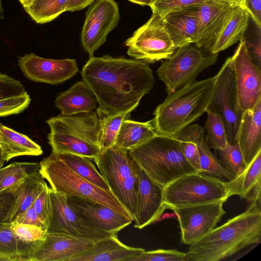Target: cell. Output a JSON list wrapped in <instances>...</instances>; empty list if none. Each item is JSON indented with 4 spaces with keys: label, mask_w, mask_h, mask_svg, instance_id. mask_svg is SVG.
<instances>
[{
    "label": "cell",
    "mask_w": 261,
    "mask_h": 261,
    "mask_svg": "<svg viewBox=\"0 0 261 261\" xmlns=\"http://www.w3.org/2000/svg\"><path fill=\"white\" fill-rule=\"evenodd\" d=\"M12 222L35 225L46 231L47 230L46 225L36 213L33 204L17 215Z\"/></svg>",
    "instance_id": "cell-45"
},
{
    "label": "cell",
    "mask_w": 261,
    "mask_h": 261,
    "mask_svg": "<svg viewBox=\"0 0 261 261\" xmlns=\"http://www.w3.org/2000/svg\"><path fill=\"white\" fill-rule=\"evenodd\" d=\"M207 118L205 123L206 139L208 146L216 150L224 149L227 142L226 133L223 123L215 113L206 110Z\"/></svg>",
    "instance_id": "cell-37"
},
{
    "label": "cell",
    "mask_w": 261,
    "mask_h": 261,
    "mask_svg": "<svg viewBox=\"0 0 261 261\" xmlns=\"http://www.w3.org/2000/svg\"><path fill=\"white\" fill-rule=\"evenodd\" d=\"M56 154L66 166L81 177L102 189L110 191L90 159L69 153Z\"/></svg>",
    "instance_id": "cell-31"
},
{
    "label": "cell",
    "mask_w": 261,
    "mask_h": 261,
    "mask_svg": "<svg viewBox=\"0 0 261 261\" xmlns=\"http://www.w3.org/2000/svg\"><path fill=\"white\" fill-rule=\"evenodd\" d=\"M35 243L21 241L10 227V223H0V252L9 255L15 261L27 260Z\"/></svg>",
    "instance_id": "cell-33"
},
{
    "label": "cell",
    "mask_w": 261,
    "mask_h": 261,
    "mask_svg": "<svg viewBox=\"0 0 261 261\" xmlns=\"http://www.w3.org/2000/svg\"><path fill=\"white\" fill-rule=\"evenodd\" d=\"M93 241L46 232L44 239L36 243L28 261H72L90 248Z\"/></svg>",
    "instance_id": "cell-17"
},
{
    "label": "cell",
    "mask_w": 261,
    "mask_h": 261,
    "mask_svg": "<svg viewBox=\"0 0 261 261\" xmlns=\"http://www.w3.org/2000/svg\"><path fill=\"white\" fill-rule=\"evenodd\" d=\"M93 160L110 190L134 220L140 168L129 151L111 147Z\"/></svg>",
    "instance_id": "cell-8"
},
{
    "label": "cell",
    "mask_w": 261,
    "mask_h": 261,
    "mask_svg": "<svg viewBox=\"0 0 261 261\" xmlns=\"http://www.w3.org/2000/svg\"><path fill=\"white\" fill-rule=\"evenodd\" d=\"M46 184L38 169L9 188L8 189L13 194L14 200L3 223H11L17 215L31 206Z\"/></svg>",
    "instance_id": "cell-25"
},
{
    "label": "cell",
    "mask_w": 261,
    "mask_h": 261,
    "mask_svg": "<svg viewBox=\"0 0 261 261\" xmlns=\"http://www.w3.org/2000/svg\"><path fill=\"white\" fill-rule=\"evenodd\" d=\"M261 151L240 175L239 194L251 203H260Z\"/></svg>",
    "instance_id": "cell-29"
},
{
    "label": "cell",
    "mask_w": 261,
    "mask_h": 261,
    "mask_svg": "<svg viewBox=\"0 0 261 261\" xmlns=\"http://www.w3.org/2000/svg\"><path fill=\"white\" fill-rule=\"evenodd\" d=\"M3 10L2 5V1H1V0H0V18L2 16H3Z\"/></svg>",
    "instance_id": "cell-54"
},
{
    "label": "cell",
    "mask_w": 261,
    "mask_h": 261,
    "mask_svg": "<svg viewBox=\"0 0 261 261\" xmlns=\"http://www.w3.org/2000/svg\"><path fill=\"white\" fill-rule=\"evenodd\" d=\"M258 28L254 38L249 39L244 37L248 53L253 62L261 67V35Z\"/></svg>",
    "instance_id": "cell-46"
},
{
    "label": "cell",
    "mask_w": 261,
    "mask_h": 261,
    "mask_svg": "<svg viewBox=\"0 0 261 261\" xmlns=\"http://www.w3.org/2000/svg\"><path fill=\"white\" fill-rule=\"evenodd\" d=\"M194 6L160 16L176 48L194 43L198 26Z\"/></svg>",
    "instance_id": "cell-22"
},
{
    "label": "cell",
    "mask_w": 261,
    "mask_h": 261,
    "mask_svg": "<svg viewBox=\"0 0 261 261\" xmlns=\"http://www.w3.org/2000/svg\"><path fill=\"white\" fill-rule=\"evenodd\" d=\"M96 0H68L66 11L74 12L81 10L92 5Z\"/></svg>",
    "instance_id": "cell-49"
},
{
    "label": "cell",
    "mask_w": 261,
    "mask_h": 261,
    "mask_svg": "<svg viewBox=\"0 0 261 261\" xmlns=\"http://www.w3.org/2000/svg\"><path fill=\"white\" fill-rule=\"evenodd\" d=\"M51 217L46 232L89 239L96 242L117 234L94 227L80 218L70 207L66 195L49 189Z\"/></svg>",
    "instance_id": "cell-13"
},
{
    "label": "cell",
    "mask_w": 261,
    "mask_h": 261,
    "mask_svg": "<svg viewBox=\"0 0 261 261\" xmlns=\"http://www.w3.org/2000/svg\"><path fill=\"white\" fill-rule=\"evenodd\" d=\"M205 130L198 124H190L173 137L189 164L201 173L197 143L204 137Z\"/></svg>",
    "instance_id": "cell-30"
},
{
    "label": "cell",
    "mask_w": 261,
    "mask_h": 261,
    "mask_svg": "<svg viewBox=\"0 0 261 261\" xmlns=\"http://www.w3.org/2000/svg\"><path fill=\"white\" fill-rule=\"evenodd\" d=\"M129 151L140 168L163 188L183 175L196 172L173 137L157 134Z\"/></svg>",
    "instance_id": "cell-5"
},
{
    "label": "cell",
    "mask_w": 261,
    "mask_h": 261,
    "mask_svg": "<svg viewBox=\"0 0 261 261\" xmlns=\"http://www.w3.org/2000/svg\"><path fill=\"white\" fill-rule=\"evenodd\" d=\"M68 0H31L22 6L37 23L49 22L66 12Z\"/></svg>",
    "instance_id": "cell-32"
},
{
    "label": "cell",
    "mask_w": 261,
    "mask_h": 261,
    "mask_svg": "<svg viewBox=\"0 0 261 261\" xmlns=\"http://www.w3.org/2000/svg\"><path fill=\"white\" fill-rule=\"evenodd\" d=\"M81 74L96 96V111L105 115L132 112L155 82L146 63L109 55L89 58Z\"/></svg>",
    "instance_id": "cell-1"
},
{
    "label": "cell",
    "mask_w": 261,
    "mask_h": 261,
    "mask_svg": "<svg viewBox=\"0 0 261 261\" xmlns=\"http://www.w3.org/2000/svg\"><path fill=\"white\" fill-rule=\"evenodd\" d=\"M192 44L176 48L169 58L162 62L156 71L168 95L195 82L203 70L217 61L218 54H205Z\"/></svg>",
    "instance_id": "cell-9"
},
{
    "label": "cell",
    "mask_w": 261,
    "mask_h": 261,
    "mask_svg": "<svg viewBox=\"0 0 261 261\" xmlns=\"http://www.w3.org/2000/svg\"><path fill=\"white\" fill-rule=\"evenodd\" d=\"M128 261H187L186 253L176 250L158 249L142 253Z\"/></svg>",
    "instance_id": "cell-40"
},
{
    "label": "cell",
    "mask_w": 261,
    "mask_h": 261,
    "mask_svg": "<svg viewBox=\"0 0 261 261\" xmlns=\"http://www.w3.org/2000/svg\"><path fill=\"white\" fill-rule=\"evenodd\" d=\"M145 251L143 248L124 245L115 234L95 242L92 246L72 261H128Z\"/></svg>",
    "instance_id": "cell-23"
},
{
    "label": "cell",
    "mask_w": 261,
    "mask_h": 261,
    "mask_svg": "<svg viewBox=\"0 0 261 261\" xmlns=\"http://www.w3.org/2000/svg\"><path fill=\"white\" fill-rule=\"evenodd\" d=\"M234 5L219 1L209 0L194 6L198 26L194 44L210 53L216 37Z\"/></svg>",
    "instance_id": "cell-19"
},
{
    "label": "cell",
    "mask_w": 261,
    "mask_h": 261,
    "mask_svg": "<svg viewBox=\"0 0 261 261\" xmlns=\"http://www.w3.org/2000/svg\"><path fill=\"white\" fill-rule=\"evenodd\" d=\"M39 172L55 191L105 205L134 221L129 212L111 191L102 189L81 177L51 153L39 163Z\"/></svg>",
    "instance_id": "cell-7"
},
{
    "label": "cell",
    "mask_w": 261,
    "mask_h": 261,
    "mask_svg": "<svg viewBox=\"0 0 261 261\" xmlns=\"http://www.w3.org/2000/svg\"><path fill=\"white\" fill-rule=\"evenodd\" d=\"M39 168V163L13 162L0 168V193L24 179L32 171Z\"/></svg>",
    "instance_id": "cell-35"
},
{
    "label": "cell",
    "mask_w": 261,
    "mask_h": 261,
    "mask_svg": "<svg viewBox=\"0 0 261 261\" xmlns=\"http://www.w3.org/2000/svg\"><path fill=\"white\" fill-rule=\"evenodd\" d=\"M128 1L133 3L134 4L145 6H150L155 0H128Z\"/></svg>",
    "instance_id": "cell-50"
},
{
    "label": "cell",
    "mask_w": 261,
    "mask_h": 261,
    "mask_svg": "<svg viewBox=\"0 0 261 261\" xmlns=\"http://www.w3.org/2000/svg\"><path fill=\"white\" fill-rule=\"evenodd\" d=\"M166 209L163 188L140 168L134 227L141 229L160 220Z\"/></svg>",
    "instance_id": "cell-18"
},
{
    "label": "cell",
    "mask_w": 261,
    "mask_h": 261,
    "mask_svg": "<svg viewBox=\"0 0 261 261\" xmlns=\"http://www.w3.org/2000/svg\"><path fill=\"white\" fill-rule=\"evenodd\" d=\"M1 123L0 122V125H1ZM4 163H5V161H4V160L2 158L1 153L0 151V168L3 167Z\"/></svg>",
    "instance_id": "cell-53"
},
{
    "label": "cell",
    "mask_w": 261,
    "mask_h": 261,
    "mask_svg": "<svg viewBox=\"0 0 261 261\" xmlns=\"http://www.w3.org/2000/svg\"><path fill=\"white\" fill-rule=\"evenodd\" d=\"M85 16L81 40L91 58L117 26L120 18L118 5L114 0H96L89 7Z\"/></svg>",
    "instance_id": "cell-12"
},
{
    "label": "cell",
    "mask_w": 261,
    "mask_h": 261,
    "mask_svg": "<svg viewBox=\"0 0 261 261\" xmlns=\"http://www.w3.org/2000/svg\"><path fill=\"white\" fill-rule=\"evenodd\" d=\"M0 151L5 162L19 156H38L43 153L41 146L29 137L2 123Z\"/></svg>",
    "instance_id": "cell-27"
},
{
    "label": "cell",
    "mask_w": 261,
    "mask_h": 261,
    "mask_svg": "<svg viewBox=\"0 0 261 261\" xmlns=\"http://www.w3.org/2000/svg\"><path fill=\"white\" fill-rule=\"evenodd\" d=\"M52 153H72L93 160L100 153L101 118L97 111L60 114L46 120Z\"/></svg>",
    "instance_id": "cell-4"
},
{
    "label": "cell",
    "mask_w": 261,
    "mask_h": 261,
    "mask_svg": "<svg viewBox=\"0 0 261 261\" xmlns=\"http://www.w3.org/2000/svg\"><path fill=\"white\" fill-rule=\"evenodd\" d=\"M66 197L68 203L80 218L92 226L107 232L117 234L133 221L102 204Z\"/></svg>",
    "instance_id": "cell-20"
},
{
    "label": "cell",
    "mask_w": 261,
    "mask_h": 261,
    "mask_svg": "<svg viewBox=\"0 0 261 261\" xmlns=\"http://www.w3.org/2000/svg\"><path fill=\"white\" fill-rule=\"evenodd\" d=\"M224 203L216 201L173 210L180 228L181 242L190 245L214 229L226 213Z\"/></svg>",
    "instance_id": "cell-14"
},
{
    "label": "cell",
    "mask_w": 261,
    "mask_h": 261,
    "mask_svg": "<svg viewBox=\"0 0 261 261\" xmlns=\"http://www.w3.org/2000/svg\"><path fill=\"white\" fill-rule=\"evenodd\" d=\"M234 5H244L245 0H219Z\"/></svg>",
    "instance_id": "cell-51"
},
{
    "label": "cell",
    "mask_w": 261,
    "mask_h": 261,
    "mask_svg": "<svg viewBox=\"0 0 261 261\" xmlns=\"http://www.w3.org/2000/svg\"><path fill=\"white\" fill-rule=\"evenodd\" d=\"M12 231L21 241L28 243H36L42 240L46 231L35 225L18 223L15 222L10 223Z\"/></svg>",
    "instance_id": "cell-39"
},
{
    "label": "cell",
    "mask_w": 261,
    "mask_h": 261,
    "mask_svg": "<svg viewBox=\"0 0 261 261\" xmlns=\"http://www.w3.org/2000/svg\"><path fill=\"white\" fill-rule=\"evenodd\" d=\"M49 189L46 184L33 204L36 213L45 224L47 229L52 213Z\"/></svg>",
    "instance_id": "cell-43"
},
{
    "label": "cell",
    "mask_w": 261,
    "mask_h": 261,
    "mask_svg": "<svg viewBox=\"0 0 261 261\" xmlns=\"http://www.w3.org/2000/svg\"><path fill=\"white\" fill-rule=\"evenodd\" d=\"M237 142L247 166L261 151V98L253 108L243 112Z\"/></svg>",
    "instance_id": "cell-21"
},
{
    "label": "cell",
    "mask_w": 261,
    "mask_h": 261,
    "mask_svg": "<svg viewBox=\"0 0 261 261\" xmlns=\"http://www.w3.org/2000/svg\"><path fill=\"white\" fill-rule=\"evenodd\" d=\"M215 77L213 95L207 109L218 114L225 127L227 142H237V136L243 111L236 90L234 73L230 57L227 58Z\"/></svg>",
    "instance_id": "cell-10"
},
{
    "label": "cell",
    "mask_w": 261,
    "mask_h": 261,
    "mask_svg": "<svg viewBox=\"0 0 261 261\" xmlns=\"http://www.w3.org/2000/svg\"><path fill=\"white\" fill-rule=\"evenodd\" d=\"M13 200V194L9 189L0 193V223L4 222L11 208Z\"/></svg>",
    "instance_id": "cell-48"
},
{
    "label": "cell",
    "mask_w": 261,
    "mask_h": 261,
    "mask_svg": "<svg viewBox=\"0 0 261 261\" xmlns=\"http://www.w3.org/2000/svg\"><path fill=\"white\" fill-rule=\"evenodd\" d=\"M0 261H15V259L9 255L0 252Z\"/></svg>",
    "instance_id": "cell-52"
},
{
    "label": "cell",
    "mask_w": 261,
    "mask_h": 261,
    "mask_svg": "<svg viewBox=\"0 0 261 261\" xmlns=\"http://www.w3.org/2000/svg\"><path fill=\"white\" fill-rule=\"evenodd\" d=\"M124 44L127 47L128 55L146 63L166 59L176 49L161 17L153 12L147 22L125 40Z\"/></svg>",
    "instance_id": "cell-11"
},
{
    "label": "cell",
    "mask_w": 261,
    "mask_h": 261,
    "mask_svg": "<svg viewBox=\"0 0 261 261\" xmlns=\"http://www.w3.org/2000/svg\"><path fill=\"white\" fill-rule=\"evenodd\" d=\"M240 175L230 181L203 173L183 175L163 188L166 209L175 208L216 201L225 202L239 192Z\"/></svg>",
    "instance_id": "cell-6"
},
{
    "label": "cell",
    "mask_w": 261,
    "mask_h": 261,
    "mask_svg": "<svg viewBox=\"0 0 261 261\" xmlns=\"http://www.w3.org/2000/svg\"><path fill=\"white\" fill-rule=\"evenodd\" d=\"M209 0H155L149 6L152 12L160 16L175 10L204 3Z\"/></svg>",
    "instance_id": "cell-42"
},
{
    "label": "cell",
    "mask_w": 261,
    "mask_h": 261,
    "mask_svg": "<svg viewBox=\"0 0 261 261\" xmlns=\"http://www.w3.org/2000/svg\"><path fill=\"white\" fill-rule=\"evenodd\" d=\"M18 65L28 80L51 85L61 84L73 77L79 71L74 59H46L34 53L20 57Z\"/></svg>",
    "instance_id": "cell-16"
},
{
    "label": "cell",
    "mask_w": 261,
    "mask_h": 261,
    "mask_svg": "<svg viewBox=\"0 0 261 261\" xmlns=\"http://www.w3.org/2000/svg\"><path fill=\"white\" fill-rule=\"evenodd\" d=\"M156 135L151 120L142 122L126 119L122 122L112 147L130 150Z\"/></svg>",
    "instance_id": "cell-28"
},
{
    "label": "cell",
    "mask_w": 261,
    "mask_h": 261,
    "mask_svg": "<svg viewBox=\"0 0 261 261\" xmlns=\"http://www.w3.org/2000/svg\"><path fill=\"white\" fill-rule=\"evenodd\" d=\"M230 58L238 103L243 112L253 108L261 98V69L252 60L244 38Z\"/></svg>",
    "instance_id": "cell-15"
},
{
    "label": "cell",
    "mask_w": 261,
    "mask_h": 261,
    "mask_svg": "<svg viewBox=\"0 0 261 261\" xmlns=\"http://www.w3.org/2000/svg\"><path fill=\"white\" fill-rule=\"evenodd\" d=\"M201 173L219 178L232 180L237 176L225 169L219 160L211 151L208 144L203 137L197 143Z\"/></svg>",
    "instance_id": "cell-34"
},
{
    "label": "cell",
    "mask_w": 261,
    "mask_h": 261,
    "mask_svg": "<svg viewBox=\"0 0 261 261\" xmlns=\"http://www.w3.org/2000/svg\"><path fill=\"white\" fill-rule=\"evenodd\" d=\"M31 100L27 92L0 99V117H6L22 112L29 106Z\"/></svg>",
    "instance_id": "cell-41"
},
{
    "label": "cell",
    "mask_w": 261,
    "mask_h": 261,
    "mask_svg": "<svg viewBox=\"0 0 261 261\" xmlns=\"http://www.w3.org/2000/svg\"><path fill=\"white\" fill-rule=\"evenodd\" d=\"M249 18L244 5L233 6L217 35L210 53L218 54L242 39L248 27Z\"/></svg>",
    "instance_id": "cell-24"
},
{
    "label": "cell",
    "mask_w": 261,
    "mask_h": 261,
    "mask_svg": "<svg viewBox=\"0 0 261 261\" xmlns=\"http://www.w3.org/2000/svg\"><path fill=\"white\" fill-rule=\"evenodd\" d=\"M220 157V162L227 170L236 176H239L246 166L238 144L231 145L227 143L226 147L217 150Z\"/></svg>",
    "instance_id": "cell-38"
},
{
    "label": "cell",
    "mask_w": 261,
    "mask_h": 261,
    "mask_svg": "<svg viewBox=\"0 0 261 261\" xmlns=\"http://www.w3.org/2000/svg\"><path fill=\"white\" fill-rule=\"evenodd\" d=\"M55 103L61 114L71 115L92 111L96 109L98 102L93 91L82 81L59 93Z\"/></svg>",
    "instance_id": "cell-26"
},
{
    "label": "cell",
    "mask_w": 261,
    "mask_h": 261,
    "mask_svg": "<svg viewBox=\"0 0 261 261\" xmlns=\"http://www.w3.org/2000/svg\"><path fill=\"white\" fill-rule=\"evenodd\" d=\"M97 113L101 118V148L102 151L113 146L122 122L128 119L130 112L108 115Z\"/></svg>",
    "instance_id": "cell-36"
},
{
    "label": "cell",
    "mask_w": 261,
    "mask_h": 261,
    "mask_svg": "<svg viewBox=\"0 0 261 261\" xmlns=\"http://www.w3.org/2000/svg\"><path fill=\"white\" fill-rule=\"evenodd\" d=\"M26 93L25 87L19 81L6 74L0 73V99Z\"/></svg>",
    "instance_id": "cell-44"
},
{
    "label": "cell",
    "mask_w": 261,
    "mask_h": 261,
    "mask_svg": "<svg viewBox=\"0 0 261 261\" xmlns=\"http://www.w3.org/2000/svg\"><path fill=\"white\" fill-rule=\"evenodd\" d=\"M30 1L31 0H19L22 5Z\"/></svg>",
    "instance_id": "cell-55"
},
{
    "label": "cell",
    "mask_w": 261,
    "mask_h": 261,
    "mask_svg": "<svg viewBox=\"0 0 261 261\" xmlns=\"http://www.w3.org/2000/svg\"><path fill=\"white\" fill-rule=\"evenodd\" d=\"M244 6L256 27L261 29V0H245Z\"/></svg>",
    "instance_id": "cell-47"
},
{
    "label": "cell",
    "mask_w": 261,
    "mask_h": 261,
    "mask_svg": "<svg viewBox=\"0 0 261 261\" xmlns=\"http://www.w3.org/2000/svg\"><path fill=\"white\" fill-rule=\"evenodd\" d=\"M260 237V204L252 202L243 213L190 245L186 253L187 261L222 260L259 243Z\"/></svg>",
    "instance_id": "cell-2"
},
{
    "label": "cell",
    "mask_w": 261,
    "mask_h": 261,
    "mask_svg": "<svg viewBox=\"0 0 261 261\" xmlns=\"http://www.w3.org/2000/svg\"><path fill=\"white\" fill-rule=\"evenodd\" d=\"M215 77L185 85L168 95L155 109L151 120L157 134L174 137L205 112Z\"/></svg>",
    "instance_id": "cell-3"
}]
</instances>
